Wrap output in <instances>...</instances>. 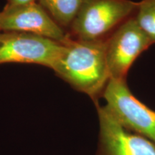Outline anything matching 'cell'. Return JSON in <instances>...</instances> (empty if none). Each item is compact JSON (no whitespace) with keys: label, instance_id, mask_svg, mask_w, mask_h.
Wrapping results in <instances>:
<instances>
[{"label":"cell","instance_id":"cell-10","mask_svg":"<svg viewBox=\"0 0 155 155\" xmlns=\"http://www.w3.org/2000/svg\"><path fill=\"white\" fill-rule=\"evenodd\" d=\"M34 2H37V0H7V3L5 7H16Z\"/></svg>","mask_w":155,"mask_h":155},{"label":"cell","instance_id":"cell-2","mask_svg":"<svg viewBox=\"0 0 155 155\" xmlns=\"http://www.w3.org/2000/svg\"><path fill=\"white\" fill-rule=\"evenodd\" d=\"M137 7L138 2L131 0H84L68 34L83 41L106 40L135 15Z\"/></svg>","mask_w":155,"mask_h":155},{"label":"cell","instance_id":"cell-8","mask_svg":"<svg viewBox=\"0 0 155 155\" xmlns=\"http://www.w3.org/2000/svg\"><path fill=\"white\" fill-rule=\"evenodd\" d=\"M84 0H37L54 21L68 32Z\"/></svg>","mask_w":155,"mask_h":155},{"label":"cell","instance_id":"cell-6","mask_svg":"<svg viewBox=\"0 0 155 155\" xmlns=\"http://www.w3.org/2000/svg\"><path fill=\"white\" fill-rule=\"evenodd\" d=\"M99 135L96 155H155V144L124 128L105 106L96 104Z\"/></svg>","mask_w":155,"mask_h":155},{"label":"cell","instance_id":"cell-7","mask_svg":"<svg viewBox=\"0 0 155 155\" xmlns=\"http://www.w3.org/2000/svg\"><path fill=\"white\" fill-rule=\"evenodd\" d=\"M0 30L29 32L63 42L68 32L38 2L4 7L0 11Z\"/></svg>","mask_w":155,"mask_h":155},{"label":"cell","instance_id":"cell-1","mask_svg":"<svg viewBox=\"0 0 155 155\" xmlns=\"http://www.w3.org/2000/svg\"><path fill=\"white\" fill-rule=\"evenodd\" d=\"M106 40L83 41L68 34L63 42V52L52 68L75 90L90 97L95 105L99 104L98 100L110 80Z\"/></svg>","mask_w":155,"mask_h":155},{"label":"cell","instance_id":"cell-3","mask_svg":"<svg viewBox=\"0 0 155 155\" xmlns=\"http://www.w3.org/2000/svg\"><path fill=\"white\" fill-rule=\"evenodd\" d=\"M102 98L105 107L122 127L155 144V111L134 96L127 80L110 79Z\"/></svg>","mask_w":155,"mask_h":155},{"label":"cell","instance_id":"cell-4","mask_svg":"<svg viewBox=\"0 0 155 155\" xmlns=\"http://www.w3.org/2000/svg\"><path fill=\"white\" fill-rule=\"evenodd\" d=\"M63 42L19 31L0 32V65L31 63L52 69L63 52Z\"/></svg>","mask_w":155,"mask_h":155},{"label":"cell","instance_id":"cell-5","mask_svg":"<svg viewBox=\"0 0 155 155\" xmlns=\"http://www.w3.org/2000/svg\"><path fill=\"white\" fill-rule=\"evenodd\" d=\"M152 43L134 15L119 25L106 40V63L110 79L127 80L137 58Z\"/></svg>","mask_w":155,"mask_h":155},{"label":"cell","instance_id":"cell-9","mask_svg":"<svg viewBox=\"0 0 155 155\" xmlns=\"http://www.w3.org/2000/svg\"><path fill=\"white\" fill-rule=\"evenodd\" d=\"M140 28L155 44V0H141L134 15Z\"/></svg>","mask_w":155,"mask_h":155},{"label":"cell","instance_id":"cell-11","mask_svg":"<svg viewBox=\"0 0 155 155\" xmlns=\"http://www.w3.org/2000/svg\"><path fill=\"white\" fill-rule=\"evenodd\" d=\"M0 32H1V30H0Z\"/></svg>","mask_w":155,"mask_h":155}]
</instances>
